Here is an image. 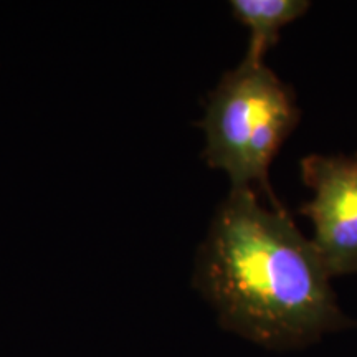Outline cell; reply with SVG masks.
Returning a JSON list of instances; mask_svg holds the SVG:
<instances>
[{
    "label": "cell",
    "instance_id": "2",
    "mask_svg": "<svg viewBox=\"0 0 357 357\" xmlns=\"http://www.w3.org/2000/svg\"><path fill=\"white\" fill-rule=\"evenodd\" d=\"M298 121L291 88L265 61L243 58L208 96L204 158L208 167L227 174L230 190L260 189L271 207L283 208L270 187V167Z\"/></svg>",
    "mask_w": 357,
    "mask_h": 357
},
{
    "label": "cell",
    "instance_id": "1",
    "mask_svg": "<svg viewBox=\"0 0 357 357\" xmlns=\"http://www.w3.org/2000/svg\"><path fill=\"white\" fill-rule=\"evenodd\" d=\"M323 258L284 208L230 190L200 245L194 284L227 331L266 349H300L351 324Z\"/></svg>",
    "mask_w": 357,
    "mask_h": 357
},
{
    "label": "cell",
    "instance_id": "4",
    "mask_svg": "<svg viewBox=\"0 0 357 357\" xmlns=\"http://www.w3.org/2000/svg\"><path fill=\"white\" fill-rule=\"evenodd\" d=\"M310 7L307 0H231L230 10L235 20L250 30L245 58L265 61L270 48L278 43L283 26L305 15Z\"/></svg>",
    "mask_w": 357,
    "mask_h": 357
},
{
    "label": "cell",
    "instance_id": "3",
    "mask_svg": "<svg viewBox=\"0 0 357 357\" xmlns=\"http://www.w3.org/2000/svg\"><path fill=\"white\" fill-rule=\"evenodd\" d=\"M301 177L312 199L300 212L312 223L311 242L329 275L357 273V154L307 155Z\"/></svg>",
    "mask_w": 357,
    "mask_h": 357
}]
</instances>
